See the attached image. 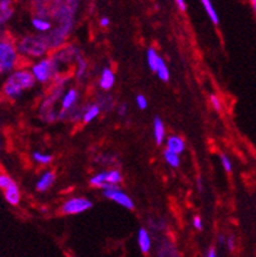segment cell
Here are the masks:
<instances>
[{"mask_svg": "<svg viewBox=\"0 0 256 257\" xmlns=\"http://www.w3.org/2000/svg\"><path fill=\"white\" fill-rule=\"evenodd\" d=\"M192 225H194V228L197 229V230H201V229L204 228L203 220H201L200 216H194V218H192Z\"/></svg>", "mask_w": 256, "mask_h": 257, "instance_id": "cell-32", "label": "cell"}, {"mask_svg": "<svg viewBox=\"0 0 256 257\" xmlns=\"http://www.w3.org/2000/svg\"><path fill=\"white\" fill-rule=\"evenodd\" d=\"M2 35L3 34H2V25H0V36H2Z\"/></svg>", "mask_w": 256, "mask_h": 257, "instance_id": "cell-40", "label": "cell"}, {"mask_svg": "<svg viewBox=\"0 0 256 257\" xmlns=\"http://www.w3.org/2000/svg\"><path fill=\"white\" fill-rule=\"evenodd\" d=\"M18 53L22 58L27 59H42L48 57L51 50L50 43L46 35H25L17 41Z\"/></svg>", "mask_w": 256, "mask_h": 257, "instance_id": "cell-3", "label": "cell"}, {"mask_svg": "<svg viewBox=\"0 0 256 257\" xmlns=\"http://www.w3.org/2000/svg\"><path fill=\"white\" fill-rule=\"evenodd\" d=\"M176 4H177L178 9H180L181 12H186L187 9V4L185 0H176Z\"/></svg>", "mask_w": 256, "mask_h": 257, "instance_id": "cell-34", "label": "cell"}, {"mask_svg": "<svg viewBox=\"0 0 256 257\" xmlns=\"http://www.w3.org/2000/svg\"><path fill=\"white\" fill-rule=\"evenodd\" d=\"M51 57L62 67V65H69L73 62H77V59L81 57V51L73 44H68L54 51Z\"/></svg>", "mask_w": 256, "mask_h": 257, "instance_id": "cell-9", "label": "cell"}, {"mask_svg": "<svg viewBox=\"0 0 256 257\" xmlns=\"http://www.w3.org/2000/svg\"><path fill=\"white\" fill-rule=\"evenodd\" d=\"M91 187H95V188H104V187L109 186L108 183V170H104V172H100L98 174L93 175L89 181Z\"/></svg>", "mask_w": 256, "mask_h": 257, "instance_id": "cell-19", "label": "cell"}, {"mask_svg": "<svg viewBox=\"0 0 256 257\" xmlns=\"http://www.w3.org/2000/svg\"><path fill=\"white\" fill-rule=\"evenodd\" d=\"M155 73H156L158 78L160 79V81H163V82H168L169 81L170 73H169L168 67H166L165 62H164V59L161 57H159L158 59V64H156V71H155Z\"/></svg>", "mask_w": 256, "mask_h": 257, "instance_id": "cell-21", "label": "cell"}, {"mask_svg": "<svg viewBox=\"0 0 256 257\" xmlns=\"http://www.w3.org/2000/svg\"><path fill=\"white\" fill-rule=\"evenodd\" d=\"M77 67H76V77L78 79H83L88 74V69H89V64H88V60L84 59L83 57H79L76 62Z\"/></svg>", "mask_w": 256, "mask_h": 257, "instance_id": "cell-23", "label": "cell"}, {"mask_svg": "<svg viewBox=\"0 0 256 257\" xmlns=\"http://www.w3.org/2000/svg\"><path fill=\"white\" fill-rule=\"evenodd\" d=\"M13 183L14 181L11 175H8L7 173H0V189L6 191V189L9 188Z\"/></svg>", "mask_w": 256, "mask_h": 257, "instance_id": "cell-27", "label": "cell"}, {"mask_svg": "<svg viewBox=\"0 0 256 257\" xmlns=\"http://www.w3.org/2000/svg\"><path fill=\"white\" fill-rule=\"evenodd\" d=\"M209 100H210L211 107H213L215 111H222L223 104H222V100H220V97H218L217 95H211L210 99Z\"/></svg>", "mask_w": 256, "mask_h": 257, "instance_id": "cell-29", "label": "cell"}, {"mask_svg": "<svg viewBox=\"0 0 256 257\" xmlns=\"http://www.w3.org/2000/svg\"><path fill=\"white\" fill-rule=\"evenodd\" d=\"M197 188H199V191H203V181H201V178L200 177H199V178H197Z\"/></svg>", "mask_w": 256, "mask_h": 257, "instance_id": "cell-37", "label": "cell"}, {"mask_svg": "<svg viewBox=\"0 0 256 257\" xmlns=\"http://www.w3.org/2000/svg\"><path fill=\"white\" fill-rule=\"evenodd\" d=\"M220 164H222L223 169L227 173H232V169H233V164H232V160L225 155V154H222L220 155Z\"/></svg>", "mask_w": 256, "mask_h": 257, "instance_id": "cell-28", "label": "cell"}, {"mask_svg": "<svg viewBox=\"0 0 256 257\" xmlns=\"http://www.w3.org/2000/svg\"><path fill=\"white\" fill-rule=\"evenodd\" d=\"M3 193L4 198H6V201L11 205V206H17V205H20L21 197H22V196H21L20 187H18V184L16 183V182H14L9 188L3 191Z\"/></svg>", "mask_w": 256, "mask_h": 257, "instance_id": "cell-15", "label": "cell"}, {"mask_svg": "<svg viewBox=\"0 0 256 257\" xmlns=\"http://www.w3.org/2000/svg\"><path fill=\"white\" fill-rule=\"evenodd\" d=\"M165 150L177 154V155H181V154L185 153V150H186V142H185V140L181 136L172 135V136H169L165 140Z\"/></svg>", "mask_w": 256, "mask_h": 257, "instance_id": "cell-11", "label": "cell"}, {"mask_svg": "<svg viewBox=\"0 0 256 257\" xmlns=\"http://www.w3.org/2000/svg\"><path fill=\"white\" fill-rule=\"evenodd\" d=\"M22 57L18 53L17 43L9 35L0 36V76H8L17 71Z\"/></svg>", "mask_w": 256, "mask_h": 257, "instance_id": "cell-4", "label": "cell"}, {"mask_svg": "<svg viewBox=\"0 0 256 257\" xmlns=\"http://www.w3.org/2000/svg\"><path fill=\"white\" fill-rule=\"evenodd\" d=\"M79 99V92L76 90V88H69L68 91H65L64 95L62 97V101H60V110L62 111H67L69 113L72 109L77 106V102H78Z\"/></svg>", "mask_w": 256, "mask_h": 257, "instance_id": "cell-10", "label": "cell"}, {"mask_svg": "<svg viewBox=\"0 0 256 257\" xmlns=\"http://www.w3.org/2000/svg\"><path fill=\"white\" fill-rule=\"evenodd\" d=\"M152 130H154V139L156 145L160 146L161 144L165 142V125H164L163 120L159 116H155L154 124H152Z\"/></svg>", "mask_w": 256, "mask_h": 257, "instance_id": "cell-18", "label": "cell"}, {"mask_svg": "<svg viewBox=\"0 0 256 257\" xmlns=\"http://www.w3.org/2000/svg\"><path fill=\"white\" fill-rule=\"evenodd\" d=\"M158 59L159 55L156 53L154 48H149L146 51V62L147 65H149V68L151 69L152 72L156 71V64H158Z\"/></svg>", "mask_w": 256, "mask_h": 257, "instance_id": "cell-25", "label": "cell"}, {"mask_svg": "<svg viewBox=\"0 0 256 257\" xmlns=\"http://www.w3.org/2000/svg\"><path fill=\"white\" fill-rule=\"evenodd\" d=\"M163 156H164V159H165L166 164L170 165L172 168H178L181 165V158H180V155H177V154L170 153V151H168V150H164Z\"/></svg>", "mask_w": 256, "mask_h": 257, "instance_id": "cell-26", "label": "cell"}, {"mask_svg": "<svg viewBox=\"0 0 256 257\" xmlns=\"http://www.w3.org/2000/svg\"><path fill=\"white\" fill-rule=\"evenodd\" d=\"M36 85V79L28 68H18L12 72L4 79L2 92L9 100H17L22 97L26 91H30Z\"/></svg>", "mask_w": 256, "mask_h": 257, "instance_id": "cell-2", "label": "cell"}, {"mask_svg": "<svg viewBox=\"0 0 256 257\" xmlns=\"http://www.w3.org/2000/svg\"><path fill=\"white\" fill-rule=\"evenodd\" d=\"M99 23H100L102 27H108V26L110 25V20L108 17H102L100 18V21H99Z\"/></svg>", "mask_w": 256, "mask_h": 257, "instance_id": "cell-35", "label": "cell"}, {"mask_svg": "<svg viewBox=\"0 0 256 257\" xmlns=\"http://www.w3.org/2000/svg\"><path fill=\"white\" fill-rule=\"evenodd\" d=\"M30 71L34 74L36 82L46 85V83L54 81L58 76H60V65L51 55H48L42 59L36 60L31 65Z\"/></svg>", "mask_w": 256, "mask_h": 257, "instance_id": "cell-5", "label": "cell"}, {"mask_svg": "<svg viewBox=\"0 0 256 257\" xmlns=\"http://www.w3.org/2000/svg\"><path fill=\"white\" fill-rule=\"evenodd\" d=\"M137 244L140 251L144 254L150 253L152 249V239L150 233L147 232V229L140 228L137 232Z\"/></svg>", "mask_w": 256, "mask_h": 257, "instance_id": "cell-12", "label": "cell"}, {"mask_svg": "<svg viewBox=\"0 0 256 257\" xmlns=\"http://www.w3.org/2000/svg\"><path fill=\"white\" fill-rule=\"evenodd\" d=\"M103 196L108 200L114 201L116 204H118L119 206L124 207V209L133 210L135 209V202H133L132 198L127 195L126 192H123L119 186H107L103 188Z\"/></svg>", "mask_w": 256, "mask_h": 257, "instance_id": "cell-8", "label": "cell"}, {"mask_svg": "<svg viewBox=\"0 0 256 257\" xmlns=\"http://www.w3.org/2000/svg\"><path fill=\"white\" fill-rule=\"evenodd\" d=\"M63 95H64V87L63 86H56L54 85V87L51 88V91L49 92L48 96L42 100L41 104H40L39 107V113L40 118L44 121H48V123H51V121H55L58 119V113L54 109L56 101L58 100H62Z\"/></svg>", "mask_w": 256, "mask_h": 257, "instance_id": "cell-6", "label": "cell"}, {"mask_svg": "<svg viewBox=\"0 0 256 257\" xmlns=\"http://www.w3.org/2000/svg\"><path fill=\"white\" fill-rule=\"evenodd\" d=\"M0 151H2V136H0Z\"/></svg>", "mask_w": 256, "mask_h": 257, "instance_id": "cell-39", "label": "cell"}, {"mask_svg": "<svg viewBox=\"0 0 256 257\" xmlns=\"http://www.w3.org/2000/svg\"><path fill=\"white\" fill-rule=\"evenodd\" d=\"M136 105H137V107L140 110H145V109H147L149 102H147V99L144 95H137V96H136Z\"/></svg>", "mask_w": 256, "mask_h": 257, "instance_id": "cell-30", "label": "cell"}, {"mask_svg": "<svg viewBox=\"0 0 256 257\" xmlns=\"http://www.w3.org/2000/svg\"><path fill=\"white\" fill-rule=\"evenodd\" d=\"M13 15L14 8L11 0H0V25L3 26L9 22Z\"/></svg>", "mask_w": 256, "mask_h": 257, "instance_id": "cell-16", "label": "cell"}, {"mask_svg": "<svg viewBox=\"0 0 256 257\" xmlns=\"http://www.w3.org/2000/svg\"><path fill=\"white\" fill-rule=\"evenodd\" d=\"M31 25L35 31L39 32V35H48L53 30V23H51V21L45 20V18L35 17V16L31 20Z\"/></svg>", "mask_w": 256, "mask_h": 257, "instance_id": "cell-17", "label": "cell"}, {"mask_svg": "<svg viewBox=\"0 0 256 257\" xmlns=\"http://www.w3.org/2000/svg\"><path fill=\"white\" fill-rule=\"evenodd\" d=\"M201 4H203L204 9H205V12H206V15H208V17L210 18L211 22L214 23L215 26L219 25V16H218V13H217V11H215L213 3H211V2H209V0H203V2H201Z\"/></svg>", "mask_w": 256, "mask_h": 257, "instance_id": "cell-22", "label": "cell"}, {"mask_svg": "<svg viewBox=\"0 0 256 257\" xmlns=\"http://www.w3.org/2000/svg\"><path fill=\"white\" fill-rule=\"evenodd\" d=\"M55 179L56 175L53 170H48V172L42 173L36 182V189L39 192H45V191H48L55 183Z\"/></svg>", "mask_w": 256, "mask_h": 257, "instance_id": "cell-14", "label": "cell"}, {"mask_svg": "<svg viewBox=\"0 0 256 257\" xmlns=\"http://www.w3.org/2000/svg\"><path fill=\"white\" fill-rule=\"evenodd\" d=\"M250 4H251V7H252V9H253V13L256 15V0H252Z\"/></svg>", "mask_w": 256, "mask_h": 257, "instance_id": "cell-38", "label": "cell"}, {"mask_svg": "<svg viewBox=\"0 0 256 257\" xmlns=\"http://www.w3.org/2000/svg\"><path fill=\"white\" fill-rule=\"evenodd\" d=\"M78 2H53L50 6V18L56 21L58 26L54 27L46 36L50 43L51 50H58L65 45L68 36L72 34L76 23V12Z\"/></svg>", "mask_w": 256, "mask_h": 257, "instance_id": "cell-1", "label": "cell"}, {"mask_svg": "<svg viewBox=\"0 0 256 257\" xmlns=\"http://www.w3.org/2000/svg\"><path fill=\"white\" fill-rule=\"evenodd\" d=\"M93 201L86 197H70L65 200L60 206L63 215H78L93 207Z\"/></svg>", "mask_w": 256, "mask_h": 257, "instance_id": "cell-7", "label": "cell"}, {"mask_svg": "<svg viewBox=\"0 0 256 257\" xmlns=\"http://www.w3.org/2000/svg\"><path fill=\"white\" fill-rule=\"evenodd\" d=\"M100 111H102V109H100V106H99L98 104L88 105V106H86V110H84L82 121H84V123H91V121L95 120V119L98 118Z\"/></svg>", "mask_w": 256, "mask_h": 257, "instance_id": "cell-20", "label": "cell"}, {"mask_svg": "<svg viewBox=\"0 0 256 257\" xmlns=\"http://www.w3.org/2000/svg\"><path fill=\"white\" fill-rule=\"evenodd\" d=\"M118 115L119 116H126L127 115V104L123 102L118 106Z\"/></svg>", "mask_w": 256, "mask_h": 257, "instance_id": "cell-33", "label": "cell"}, {"mask_svg": "<svg viewBox=\"0 0 256 257\" xmlns=\"http://www.w3.org/2000/svg\"><path fill=\"white\" fill-rule=\"evenodd\" d=\"M206 257H218L217 249H215L214 247H211V248H209L208 253H206Z\"/></svg>", "mask_w": 256, "mask_h": 257, "instance_id": "cell-36", "label": "cell"}, {"mask_svg": "<svg viewBox=\"0 0 256 257\" xmlns=\"http://www.w3.org/2000/svg\"><path fill=\"white\" fill-rule=\"evenodd\" d=\"M225 247H227V249L231 252L236 248V238H234V235H228V237H227V240H225Z\"/></svg>", "mask_w": 256, "mask_h": 257, "instance_id": "cell-31", "label": "cell"}, {"mask_svg": "<svg viewBox=\"0 0 256 257\" xmlns=\"http://www.w3.org/2000/svg\"><path fill=\"white\" fill-rule=\"evenodd\" d=\"M116 85V74L109 67H105L100 73V78H99V87L103 91L112 90L113 86Z\"/></svg>", "mask_w": 256, "mask_h": 257, "instance_id": "cell-13", "label": "cell"}, {"mask_svg": "<svg viewBox=\"0 0 256 257\" xmlns=\"http://www.w3.org/2000/svg\"><path fill=\"white\" fill-rule=\"evenodd\" d=\"M32 160L39 165H49L53 161V155L40 153V151H34L32 153Z\"/></svg>", "mask_w": 256, "mask_h": 257, "instance_id": "cell-24", "label": "cell"}]
</instances>
